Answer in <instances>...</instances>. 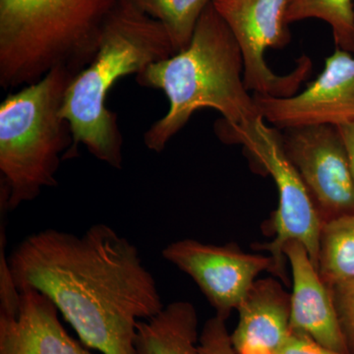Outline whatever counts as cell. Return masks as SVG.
<instances>
[{
	"label": "cell",
	"mask_w": 354,
	"mask_h": 354,
	"mask_svg": "<svg viewBox=\"0 0 354 354\" xmlns=\"http://www.w3.org/2000/svg\"><path fill=\"white\" fill-rule=\"evenodd\" d=\"M7 263L18 290L46 295L84 346L102 354H136L139 321L165 307L138 248L106 223L81 235L41 230L21 241Z\"/></svg>",
	"instance_id": "1"
},
{
	"label": "cell",
	"mask_w": 354,
	"mask_h": 354,
	"mask_svg": "<svg viewBox=\"0 0 354 354\" xmlns=\"http://www.w3.org/2000/svg\"><path fill=\"white\" fill-rule=\"evenodd\" d=\"M243 71L241 48L212 2L185 50L148 65L136 75L140 86L162 91L169 102L164 118L144 134L147 148L162 152L199 109H215L230 125L259 118Z\"/></svg>",
	"instance_id": "2"
},
{
	"label": "cell",
	"mask_w": 354,
	"mask_h": 354,
	"mask_svg": "<svg viewBox=\"0 0 354 354\" xmlns=\"http://www.w3.org/2000/svg\"><path fill=\"white\" fill-rule=\"evenodd\" d=\"M162 23L147 15L135 0H121L111 14L99 48L65 94L62 115L71 128L72 156L82 144L97 160L122 169L123 138L118 118L106 108L114 84L148 65L176 55Z\"/></svg>",
	"instance_id": "3"
},
{
	"label": "cell",
	"mask_w": 354,
	"mask_h": 354,
	"mask_svg": "<svg viewBox=\"0 0 354 354\" xmlns=\"http://www.w3.org/2000/svg\"><path fill=\"white\" fill-rule=\"evenodd\" d=\"M121 0H0V87L14 90L95 57Z\"/></svg>",
	"instance_id": "4"
},
{
	"label": "cell",
	"mask_w": 354,
	"mask_h": 354,
	"mask_svg": "<svg viewBox=\"0 0 354 354\" xmlns=\"http://www.w3.org/2000/svg\"><path fill=\"white\" fill-rule=\"evenodd\" d=\"M75 76L58 67L0 104V205L8 211L57 185L62 158L73 148L62 108Z\"/></svg>",
	"instance_id": "5"
},
{
	"label": "cell",
	"mask_w": 354,
	"mask_h": 354,
	"mask_svg": "<svg viewBox=\"0 0 354 354\" xmlns=\"http://www.w3.org/2000/svg\"><path fill=\"white\" fill-rule=\"evenodd\" d=\"M216 129L223 142L241 144L276 183L279 205L272 218L274 237L269 243L256 246L270 253L274 263L272 274L286 281L283 250L291 241L299 242L306 248L317 268L323 221L304 180L283 150L279 129L267 125L262 115L239 125L218 121Z\"/></svg>",
	"instance_id": "6"
},
{
	"label": "cell",
	"mask_w": 354,
	"mask_h": 354,
	"mask_svg": "<svg viewBox=\"0 0 354 354\" xmlns=\"http://www.w3.org/2000/svg\"><path fill=\"white\" fill-rule=\"evenodd\" d=\"M290 0H213L234 34L243 58L245 87L253 94L290 97L309 75L311 59L304 55L286 75L274 73L265 59L269 48H283L290 41L286 21Z\"/></svg>",
	"instance_id": "7"
},
{
	"label": "cell",
	"mask_w": 354,
	"mask_h": 354,
	"mask_svg": "<svg viewBox=\"0 0 354 354\" xmlns=\"http://www.w3.org/2000/svg\"><path fill=\"white\" fill-rule=\"evenodd\" d=\"M281 136L283 150L304 180L323 223L354 214L353 174L337 128H288Z\"/></svg>",
	"instance_id": "8"
},
{
	"label": "cell",
	"mask_w": 354,
	"mask_h": 354,
	"mask_svg": "<svg viewBox=\"0 0 354 354\" xmlns=\"http://www.w3.org/2000/svg\"><path fill=\"white\" fill-rule=\"evenodd\" d=\"M162 258L196 283L216 315L227 319L237 310L258 276L272 272L271 256L241 251L234 244L215 245L195 239L165 247Z\"/></svg>",
	"instance_id": "9"
},
{
	"label": "cell",
	"mask_w": 354,
	"mask_h": 354,
	"mask_svg": "<svg viewBox=\"0 0 354 354\" xmlns=\"http://www.w3.org/2000/svg\"><path fill=\"white\" fill-rule=\"evenodd\" d=\"M265 121L277 129L354 122V57L337 48L304 92L290 97L253 94Z\"/></svg>",
	"instance_id": "10"
},
{
	"label": "cell",
	"mask_w": 354,
	"mask_h": 354,
	"mask_svg": "<svg viewBox=\"0 0 354 354\" xmlns=\"http://www.w3.org/2000/svg\"><path fill=\"white\" fill-rule=\"evenodd\" d=\"M290 264V330L308 335L326 348L348 353L335 309L332 288L319 274L301 243L291 241L283 250Z\"/></svg>",
	"instance_id": "11"
},
{
	"label": "cell",
	"mask_w": 354,
	"mask_h": 354,
	"mask_svg": "<svg viewBox=\"0 0 354 354\" xmlns=\"http://www.w3.org/2000/svg\"><path fill=\"white\" fill-rule=\"evenodd\" d=\"M15 313H0V354H91L70 337L57 306L32 288L19 290Z\"/></svg>",
	"instance_id": "12"
},
{
	"label": "cell",
	"mask_w": 354,
	"mask_h": 354,
	"mask_svg": "<svg viewBox=\"0 0 354 354\" xmlns=\"http://www.w3.org/2000/svg\"><path fill=\"white\" fill-rule=\"evenodd\" d=\"M230 334L237 354H279L290 335V293L272 278L257 279L239 308Z\"/></svg>",
	"instance_id": "13"
},
{
	"label": "cell",
	"mask_w": 354,
	"mask_h": 354,
	"mask_svg": "<svg viewBox=\"0 0 354 354\" xmlns=\"http://www.w3.org/2000/svg\"><path fill=\"white\" fill-rule=\"evenodd\" d=\"M200 335L194 305L176 301L151 318L140 320L136 354H199Z\"/></svg>",
	"instance_id": "14"
},
{
	"label": "cell",
	"mask_w": 354,
	"mask_h": 354,
	"mask_svg": "<svg viewBox=\"0 0 354 354\" xmlns=\"http://www.w3.org/2000/svg\"><path fill=\"white\" fill-rule=\"evenodd\" d=\"M317 270L330 286L354 279V214L323 223Z\"/></svg>",
	"instance_id": "15"
},
{
	"label": "cell",
	"mask_w": 354,
	"mask_h": 354,
	"mask_svg": "<svg viewBox=\"0 0 354 354\" xmlns=\"http://www.w3.org/2000/svg\"><path fill=\"white\" fill-rule=\"evenodd\" d=\"M320 19L332 28L337 48L354 53L353 0H290L288 25L306 19Z\"/></svg>",
	"instance_id": "16"
},
{
	"label": "cell",
	"mask_w": 354,
	"mask_h": 354,
	"mask_svg": "<svg viewBox=\"0 0 354 354\" xmlns=\"http://www.w3.org/2000/svg\"><path fill=\"white\" fill-rule=\"evenodd\" d=\"M153 19L162 23L177 53L189 46L198 21L213 0H135Z\"/></svg>",
	"instance_id": "17"
},
{
	"label": "cell",
	"mask_w": 354,
	"mask_h": 354,
	"mask_svg": "<svg viewBox=\"0 0 354 354\" xmlns=\"http://www.w3.org/2000/svg\"><path fill=\"white\" fill-rule=\"evenodd\" d=\"M349 354H354V279L330 286Z\"/></svg>",
	"instance_id": "18"
},
{
	"label": "cell",
	"mask_w": 354,
	"mask_h": 354,
	"mask_svg": "<svg viewBox=\"0 0 354 354\" xmlns=\"http://www.w3.org/2000/svg\"><path fill=\"white\" fill-rule=\"evenodd\" d=\"M199 354H237L230 339L227 319L215 315L205 323L200 335Z\"/></svg>",
	"instance_id": "19"
},
{
	"label": "cell",
	"mask_w": 354,
	"mask_h": 354,
	"mask_svg": "<svg viewBox=\"0 0 354 354\" xmlns=\"http://www.w3.org/2000/svg\"><path fill=\"white\" fill-rule=\"evenodd\" d=\"M279 354H348L339 353L322 346L313 339L300 333L290 332Z\"/></svg>",
	"instance_id": "20"
},
{
	"label": "cell",
	"mask_w": 354,
	"mask_h": 354,
	"mask_svg": "<svg viewBox=\"0 0 354 354\" xmlns=\"http://www.w3.org/2000/svg\"><path fill=\"white\" fill-rule=\"evenodd\" d=\"M339 134L344 140L346 151H348L349 162H351V171L354 178V122L337 127Z\"/></svg>",
	"instance_id": "21"
}]
</instances>
